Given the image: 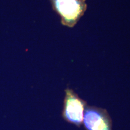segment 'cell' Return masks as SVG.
Segmentation results:
<instances>
[{
    "mask_svg": "<svg viewBox=\"0 0 130 130\" xmlns=\"http://www.w3.org/2000/svg\"><path fill=\"white\" fill-rule=\"evenodd\" d=\"M54 10L60 18L61 24L72 28L84 15L87 5L79 0H50Z\"/></svg>",
    "mask_w": 130,
    "mask_h": 130,
    "instance_id": "6da1fadb",
    "label": "cell"
},
{
    "mask_svg": "<svg viewBox=\"0 0 130 130\" xmlns=\"http://www.w3.org/2000/svg\"><path fill=\"white\" fill-rule=\"evenodd\" d=\"M64 92L61 116L65 121L79 128L83 121L87 102L72 89L67 88Z\"/></svg>",
    "mask_w": 130,
    "mask_h": 130,
    "instance_id": "7a4b0ae2",
    "label": "cell"
},
{
    "mask_svg": "<svg viewBox=\"0 0 130 130\" xmlns=\"http://www.w3.org/2000/svg\"><path fill=\"white\" fill-rule=\"evenodd\" d=\"M83 125L86 130H112V121L104 108L87 105L84 111Z\"/></svg>",
    "mask_w": 130,
    "mask_h": 130,
    "instance_id": "3957f363",
    "label": "cell"
},
{
    "mask_svg": "<svg viewBox=\"0 0 130 130\" xmlns=\"http://www.w3.org/2000/svg\"><path fill=\"white\" fill-rule=\"evenodd\" d=\"M79 1H84L85 0H79Z\"/></svg>",
    "mask_w": 130,
    "mask_h": 130,
    "instance_id": "277c9868",
    "label": "cell"
}]
</instances>
